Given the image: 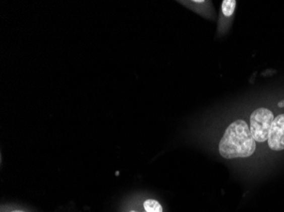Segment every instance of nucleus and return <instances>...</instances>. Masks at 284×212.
I'll use <instances>...</instances> for the list:
<instances>
[{"instance_id": "obj_6", "label": "nucleus", "mask_w": 284, "mask_h": 212, "mask_svg": "<svg viewBox=\"0 0 284 212\" xmlns=\"http://www.w3.org/2000/svg\"><path fill=\"white\" fill-rule=\"evenodd\" d=\"M278 106L280 108L284 107V100H281V102H279Z\"/></svg>"}, {"instance_id": "obj_7", "label": "nucleus", "mask_w": 284, "mask_h": 212, "mask_svg": "<svg viewBox=\"0 0 284 212\" xmlns=\"http://www.w3.org/2000/svg\"><path fill=\"white\" fill-rule=\"evenodd\" d=\"M193 3L202 4L204 3V1H202V0H199V1H193Z\"/></svg>"}, {"instance_id": "obj_10", "label": "nucleus", "mask_w": 284, "mask_h": 212, "mask_svg": "<svg viewBox=\"0 0 284 212\" xmlns=\"http://www.w3.org/2000/svg\"><path fill=\"white\" fill-rule=\"evenodd\" d=\"M145 212H147V211H145Z\"/></svg>"}, {"instance_id": "obj_3", "label": "nucleus", "mask_w": 284, "mask_h": 212, "mask_svg": "<svg viewBox=\"0 0 284 212\" xmlns=\"http://www.w3.org/2000/svg\"><path fill=\"white\" fill-rule=\"evenodd\" d=\"M267 140L268 145L272 151L284 150V114L274 118Z\"/></svg>"}, {"instance_id": "obj_2", "label": "nucleus", "mask_w": 284, "mask_h": 212, "mask_svg": "<svg viewBox=\"0 0 284 212\" xmlns=\"http://www.w3.org/2000/svg\"><path fill=\"white\" fill-rule=\"evenodd\" d=\"M273 121V113L265 108H259L252 113L250 116V132L255 141L262 143L268 139Z\"/></svg>"}, {"instance_id": "obj_1", "label": "nucleus", "mask_w": 284, "mask_h": 212, "mask_svg": "<svg viewBox=\"0 0 284 212\" xmlns=\"http://www.w3.org/2000/svg\"><path fill=\"white\" fill-rule=\"evenodd\" d=\"M255 140L248 124L237 120L225 130L219 145L220 156L225 159L246 158L255 153Z\"/></svg>"}, {"instance_id": "obj_5", "label": "nucleus", "mask_w": 284, "mask_h": 212, "mask_svg": "<svg viewBox=\"0 0 284 212\" xmlns=\"http://www.w3.org/2000/svg\"><path fill=\"white\" fill-rule=\"evenodd\" d=\"M144 208L147 212H162V205L155 199H146L144 202Z\"/></svg>"}, {"instance_id": "obj_9", "label": "nucleus", "mask_w": 284, "mask_h": 212, "mask_svg": "<svg viewBox=\"0 0 284 212\" xmlns=\"http://www.w3.org/2000/svg\"><path fill=\"white\" fill-rule=\"evenodd\" d=\"M130 212H136V211H135V210H132V211H130Z\"/></svg>"}, {"instance_id": "obj_4", "label": "nucleus", "mask_w": 284, "mask_h": 212, "mask_svg": "<svg viewBox=\"0 0 284 212\" xmlns=\"http://www.w3.org/2000/svg\"><path fill=\"white\" fill-rule=\"evenodd\" d=\"M237 1L235 0H223L221 5L222 13L225 17H230L235 11Z\"/></svg>"}, {"instance_id": "obj_8", "label": "nucleus", "mask_w": 284, "mask_h": 212, "mask_svg": "<svg viewBox=\"0 0 284 212\" xmlns=\"http://www.w3.org/2000/svg\"><path fill=\"white\" fill-rule=\"evenodd\" d=\"M11 212H23V211H21V210H13V211H11Z\"/></svg>"}]
</instances>
